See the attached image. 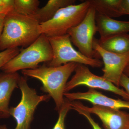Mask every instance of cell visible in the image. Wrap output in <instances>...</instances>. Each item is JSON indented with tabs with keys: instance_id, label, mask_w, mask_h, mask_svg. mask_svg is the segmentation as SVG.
<instances>
[{
	"instance_id": "cell-1",
	"label": "cell",
	"mask_w": 129,
	"mask_h": 129,
	"mask_svg": "<svg viewBox=\"0 0 129 129\" xmlns=\"http://www.w3.org/2000/svg\"><path fill=\"white\" fill-rule=\"evenodd\" d=\"M39 25L33 16L19 14L13 9L5 17L0 37V50L27 47L41 35Z\"/></svg>"
},
{
	"instance_id": "cell-2",
	"label": "cell",
	"mask_w": 129,
	"mask_h": 129,
	"mask_svg": "<svg viewBox=\"0 0 129 129\" xmlns=\"http://www.w3.org/2000/svg\"><path fill=\"white\" fill-rule=\"evenodd\" d=\"M78 64L71 62L57 67L44 65L34 69L23 70L22 73L41 82L42 91L52 98L56 109L59 111L64 102V90L67 80Z\"/></svg>"
},
{
	"instance_id": "cell-3",
	"label": "cell",
	"mask_w": 129,
	"mask_h": 129,
	"mask_svg": "<svg viewBox=\"0 0 129 129\" xmlns=\"http://www.w3.org/2000/svg\"><path fill=\"white\" fill-rule=\"evenodd\" d=\"M53 56L48 37L41 34L32 44L21 50L1 69L4 73H12L21 70L34 69L41 63L50 61Z\"/></svg>"
},
{
	"instance_id": "cell-4",
	"label": "cell",
	"mask_w": 129,
	"mask_h": 129,
	"mask_svg": "<svg viewBox=\"0 0 129 129\" xmlns=\"http://www.w3.org/2000/svg\"><path fill=\"white\" fill-rule=\"evenodd\" d=\"M90 6L88 0L60 9L51 20L40 24V34H44L48 37L66 34L69 29L83 21Z\"/></svg>"
},
{
	"instance_id": "cell-5",
	"label": "cell",
	"mask_w": 129,
	"mask_h": 129,
	"mask_svg": "<svg viewBox=\"0 0 129 129\" xmlns=\"http://www.w3.org/2000/svg\"><path fill=\"white\" fill-rule=\"evenodd\" d=\"M18 86L22 92L21 101L16 107L9 108V114L15 119V129H30L35 110L38 104L50 99L49 95H39L35 90L30 88L25 77L20 76Z\"/></svg>"
},
{
	"instance_id": "cell-6",
	"label": "cell",
	"mask_w": 129,
	"mask_h": 129,
	"mask_svg": "<svg viewBox=\"0 0 129 129\" xmlns=\"http://www.w3.org/2000/svg\"><path fill=\"white\" fill-rule=\"evenodd\" d=\"M48 39L52 48L53 56L52 60L47 63V66L58 67L71 62L89 65L94 68H100L102 66L101 61L97 58L87 57L75 50L68 34L48 37Z\"/></svg>"
},
{
	"instance_id": "cell-7",
	"label": "cell",
	"mask_w": 129,
	"mask_h": 129,
	"mask_svg": "<svg viewBox=\"0 0 129 129\" xmlns=\"http://www.w3.org/2000/svg\"><path fill=\"white\" fill-rule=\"evenodd\" d=\"M96 13L94 8L90 6L83 21L69 29L67 33L72 42L78 48L79 52L91 58H95L97 53L93 47L94 36L97 32Z\"/></svg>"
},
{
	"instance_id": "cell-8",
	"label": "cell",
	"mask_w": 129,
	"mask_h": 129,
	"mask_svg": "<svg viewBox=\"0 0 129 129\" xmlns=\"http://www.w3.org/2000/svg\"><path fill=\"white\" fill-rule=\"evenodd\" d=\"M75 74L64 88V92H68L76 86L84 85L91 89H99L110 91L129 101V95L125 90L120 89L103 76L96 75L83 64H78L75 70Z\"/></svg>"
},
{
	"instance_id": "cell-9",
	"label": "cell",
	"mask_w": 129,
	"mask_h": 129,
	"mask_svg": "<svg viewBox=\"0 0 129 129\" xmlns=\"http://www.w3.org/2000/svg\"><path fill=\"white\" fill-rule=\"evenodd\" d=\"M93 47L103 60V77L119 88L120 79L129 60V53L117 54L105 50L99 46L96 39L93 41Z\"/></svg>"
},
{
	"instance_id": "cell-10",
	"label": "cell",
	"mask_w": 129,
	"mask_h": 129,
	"mask_svg": "<svg viewBox=\"0 0 129 129\" xmlns=\"http://www.w3.org/2000/svg\"><path fill=\"white\" fill-rule=\"evenodd\" d=\"M71 109L77 108L96 115L101 120L105 129H129V113L98 106L91 107L85 106L80 102L70 101Z\"/></svg>"
},
{
	"instance_id": "cell-11",
	"label": "cell",
	"mask_w": 129,
	"mask_h": 129,
	"mask_svg": "<svg viewBox=\"0 0 129 129\" xmlns=\"http://www.w3.org/2000/svg\"><path fill=\"white\" fill-rule=\"evenodd\" d=\"M64 96L70 101L83 100L91 103L93 106H98L116 109H129V101L111 98L97 91L95 89L89 88L86 92L74 93L65 92Z\"/></svg>"
},
{
	"instance_id": "cell-12",
	"label": "cell",
	"mask_w": 129,
	"mask_h": 129,
	"mask_svg": "<svg viewBox=\"0 0 129 129\" xmlns=\"http://www.w3.org/2000/svg\"><path fill=\"white\" fill-rule=\"evenodd\" d=\"M20 77L17 72L0 74V118L10 116L9 101L13 91L18 86Z\"/></svg>"
},
{
	"instance_id": "cell-13",
	"label": "cell",
	"mask_w": 129,
	"mask_h": 129,
	"mask_svg": "<svg viewBox=\"0 0 129 129\" xmlns=\"http://www.w3.org/2000/svg\"><path fill=\"white\" fill-rule=\"evenodd\" d=\"M96 22L100 37L129 32V21H118L96 13Z\"/></svg>"
},
{
	"instance_id": "cell-14",
	"label": "cell",
	"mask_w": 129,
	"mask_h": 129,
	"mask_svg": "<svg viewBox=\"0 0 129 129\" xmlns=\"http://www.w3.org/2000/svg\"><path fill=\"white\" fill-rule=\"evenodd\" d=\"M99 46L105 50L117 53H129V34L128 33L100 37L97 39Z\"/></svg>"
},
{
	"instance_id": "cell-15",
	"label": "cell",
	"mask_w": 129,
	"mask_h": 129,
	"mask_svg": "<svg viewBox=\"0 0 129 129\" xmlns=\"http://www.w3.org/2000/svg\"><path fill=\"white\" fill-rule=\"evenodd\" d=\"M74 0H49L46 5L39 8L33 17L40 24L51 20L60 9L74 5Z\"/></svg>"
},
{
	"instance_id": "cell-16",
	"label": "cell",
	"mask_w": 129,
	"mask_h": 129,
	"mask_svg": "<svg viewBox=\"0 0 129 129\" xmlns=\"http://www.w3.org/2000/svg\"><path fill=\"white\" fill-rule=\"evenodd\" d=\"M90 6L96 13L109 17H118L123 16L122 0H89Z\"/></svg>"
},
{
	"instance_id": "cell-17",
	"label": "cell",
	"mask_w": 129,
	"mask_h": 129,
	"mask_svg": "<svg viewBox=\"0 0 129 129\" xmlns=\"http://www.w3.org/2000/svg\"><path fill=\"white\" fill-rule=\"evenodd\" d=\"M40 3L38 0H14V10L19 14L32 16L39 8Z\"/></svg>"
},
{
	"instance_id": "cell-18",
	"label": "cell",
	"mask_w": 129,
	"mask_h": 129,
	"mask_svg": "<svg viewBox=\"0 0 129 129\" xmlns=\"http://www.w3.org/2000/svg\"><path fill=\"white\" fill-rule=\"evenodd\" d=\"M70 101L64 98V102L59 110V117L53 129H65L64 121L67 113L71 109Z\"/></svg>"
},
{
	"instance_id": "cell-19",
	"label": "cell",
	"mask_w": 129,
	"mask_h": 129,
	"mask_svg": "<svg viewBox=\"0 0 129 129\" xmlns=\"http://www.w3.org/2000/svg\"><path fill=\"white\" fill-rule=\"evenodd\" d=\"M19 48L7 49L0 52V69L19 53Z\"/></svg>"
},
{
	"instance_id": "cell-20",
	"label": "cell",
	"mask_w": 129,
	"mask_h": 129,
	"mask_svg": "<svg viewBox=\"0 0 129 129\" xmlns=\"http://www.w3.org/2000/svg\"><path fill=\"white\" fill-rule=\"evenodd\" d=\"M72 109L75 110L77 111L80 114L84 116L89 122L90 124L92 126L93 129H102L99 126L98 124L96 122H95L94 119L91 117L90 113L86 111H83L80 109L77 108H72Z\"/></svg>"
},
{
	"instance_id": "cell-21",
	"label": "cell",
	"mask_w": 129,
	"mask_h": 129,
	"mask_svg": "<svg viewBox=\"0 0 129 129\" xmlns=\"http://www.w3.org/2000/svg\"><path fill=\"white\" fill-rule=\"evenodd\" d=\"M123 87L129 95V77L124 74L122 75L120 81V86Z\"/></svg>"
},
{
	"instance_id": "cell-22",
	"label": "cell",
	"mask_w": 129,
	"mask_h": 129,
	"mask_svg": "<svg viewBox=\"0 0 129 129\" xmlns=\"http://www.w3.org/2000/svg\"><path fill=\"white\" fill-rule=\"evenodd\" d=\"M121 7L123 15H129V0H122Z\"/></svg>"
},
{
	"instance_id": "cell-23",
	"label": "cell",
	"mask_w": 129,
	"mask_h": 129,
	"mask_svg": "<svg viewBox=\"0 0 129 129\" xmlns=\"http://www.w3.org/2000/svg\"><path fill=\"white\" fill-rule=\"evenodd\" d=\"M14 0H0V7H14Z\"/></svg>"
},
{
	"instance_id": "cell-24",
	"label": "cell",
	"mask_w": 129,
	"mask_h": 129,
	"mask_svg": "<svg viewBox=\"0 0 129 129\" xmlns=\"http://www.w3.org/2000/svg\"><path fill=\"white\" fill-rule=\"evenodd\" d=\"M7 14H0V37L2 34L3 27H4V22L5 17Z\"/></svg>"
},
{
	"instance_id": "cell-25",
	"label": "cell",
	"mask_w": 129,
	"mask_h": 129,
	"mask_svg": "<svg viewBox=\"0 0 129 129\" xmlns=\"http://www.w3.org/2000/svg\"><path fill=\"white\" fill-rule=\"evenodd\" d=\"M14 9V7H0V14H7L8 12Z\"/></svg>"
},
{
	"instance_id": "cell-26",
	"label": "cell",
	"mask_w": 129,
	"mask_h": 129,
	"mask_svg": "<svg viewBox=\"0 0 129 129\" xmlns=\"http://www.w3.org/2000/svg\"><path fill=\"white\" fill-rule=\"evenodd\" d=\"M123 74L129 77V60L125 68Z\"/></svg>"
},
{
	"instance_id": "cell-27",
	"label": "cell",
	"mask_w": 129,
	"mask_h": 129,
	"mask_svg": "<svg viewBox=\"0 0 129 129\" xmlns=\"http://www.w3.org/2000/svg\"><path fill=\"white\" fill-rule=\"evenodd\" d=\"M0 129H7L6 126L5 125H0Z\"/></svg>"
}]
</instances>
